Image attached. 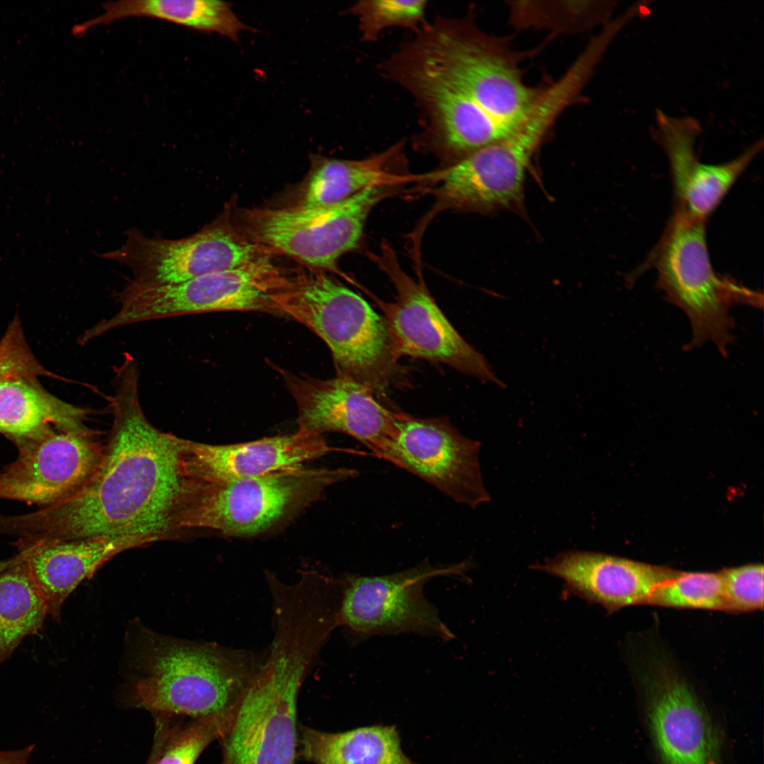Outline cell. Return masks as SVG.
I'll return each instance as SVG.
<instances>
[{
	"label": "cell",
	"mask_w": 764,
	"mask_h": 764,
	"mask_svg": "<svg viewBox=\"0 0 764 764\" xmlns=\"http://www.w3.org/2000/svg\"><path fill=\"white\" fill-rule=\"evenodd\" d=\"M139 370L125 356L115 370L113 421L101 461L71 496L28 514H0V533L18 550L94 538H134L152 543L179 532L177 518L186 477L182 438L146 417Z\"/></svg>",
	"instance_id": "obj_1"
},
{
	"label": "cell",
	"mask_w": 764,
	"mask_h": 764,
	"mask_svg": "<svg viewBox=\"0 0 764 764\" xmlns=\"http://www.w3.org/2000/svg\"><path fill=\"white\" fill-rule=\"evenodd\" d=\"M380 70L413 98L422 117L415 145L444 166L511 134L540 93L470 14L425 23Z\"/></svg>",
	"instance_id": "obj_2"
},
{
	"label": "cell",
	"mask_w": 764,
	"mask_h": 764,
	"mask_svg": "<svg viewBox=\"0 0 764 764\" xmlns=\"http://www.w3.org/2000/svg\"><path fill=\"white\" fill-rule=\"evenodd\" d=\"M139 651L134 705L193 719L233 713L260 664L249 652L151 632Z\"/></svg>",
	"instance_id": "obj_3"
},
{
	"label": "cell",
	"mask_w": 764,
	"mask_h": 764,
	"mask_svg": "<svg viewBox=\"0 0 764 764\" xmlns=\"http://www.w3.org/2000/svg\"><path fill=\"white\" fill-rule=\"evenodd\" d=\"M274 301L282 316L304 325L326 343L338 374L378 394L396 379L400 369L385 318L326 272L296 270Z\"/></svg>",
	"instance_id": "obj_4"
},
{
	"label": "cell",
	"mask_w": 764,
	"mask_h": 764,
	"mask_svg": "<svg viewBox=\"0 0 764 764\" xmlns=\"http://www.w3.org/2000/svg\"><path fill=\"white\" fill-rule=\"evenodd\" d=\"M357 475V470L347 468L296 465L250 478H186L177 528L179 531L206 528L230 536L256 535L295 515L328 487Z\"/></svg>",
	"instance_id": "obj_5"
},
{
	"label": "cell",
	"mask_w": 764,
	"mask_h": 764,
	"mask_svg": "<svg viewBox=\"0 0 764 764\" xmlns=\"http://www.w3.org/2000/svg\"><path fill=\"white\" fill-rule=\"evenodd\" d=\"M705 224L706 220L675 209L649 262L657 272V288L689 320L693 336L688 348L711 342L726 357L728 347L734 341L731 308L737 305L760 308L763 298L758 291L714 271Z\"/></svg>",
	"instance_id": "obj_6"
},
{
	"label": "cell",
	"mask_w": 764,
	"mask_h": 764,
	"mask_svg": "<svg viewBox=\"0 0 764 764\" xmlns=\"http://www.w3.org/2000/svg\"><path fill=\"white\" fill-rule=\"evenodd\" d=\"M398 187H370L335 205L250 208L236 228L272 254L290 257L311 270L337 272V262L358 248L368 216Z\"/></svg>",
	"instance_id": "obj_7"
},
{
	"label": "cell",
	"mask_w": 764,
	"mask_h": 764,
	"mask_svg": "<svg viewBox=\"0 0 764 764\" xmlns=\"http://www.w3.org/2000/svg\"><path fill=\"white\" fill-rule=\"evenodd\" d=\"M470 568L468 561L434 565L425 560L390 574H347L340 580V625L355 644L407 633L451 640L453 633L426 598L424 587L436 577H465Z\"/></svg>",
	"instance_id": "obj_8"
},
{
	"label": "cell",
	"mask_w": 764,
	"mask_h": 764,
	"mask_svg": "<svg viewBox=\"0 0 764 764\" xmlns=\"http://www.w3.org/2000/svg\"><path fill=\"white\" fill-rule=\"evenodd\" d=\"M308 671L288 652L260 664L221 739L228 764H295L297 699Z\"/></svg>",
	"instance_id": "obj_9"
},
{
	"label": "cell",
	"mask_w": 764,
	"mask_h": 764,
	"mask_svg": "<svg viewBox=\"0 0 764 764\" xmlns=\"http://www.w3.org/2000/svg\"><path fill=\"white\" fill-rule=\"evenodd\" d=\"M370 259L389 278L396 291L393 302L374 298L383 311L397 358L410 356L439 362L469 376L505 385L485 357L456 331L432 298L424 281L407 274L391 245L381 244Z\"/></svg>",
	"instance_id": "obj_10"
},
{
	"label": "cell",
	"mask_w": 764,
	"mask_h": 764,
	"mask_svg": "<svg viewBox=\"0 0 764 764\" xmlns=\"http://www.w3.org/2000/svg\"><path fill=\"white\" fill-rule=\"evenodd\" d=\"M117 248L101 258L130 269L132 280L148 284L185 282L233 268L271 253L246 238L224 213L198 232L180 239L146 236L132 228Z\"/></svg>",
	"instance_id": "obj_11"
},
{
	"label": "cell",
	"mask_w": 764,
	"mask_h": 764,
	"mask_svg": "<svg viewBox=\"0 0 764 764\" xmlns=\"http://www.w3.org/2000/svg\"><path fill=\"white\" fill-rule=\"evenodd\" d=\"M268 253L240 266L185 282L140 284L134 295L142 321L216 311H258L282 315L274 302L294 270Z\"/></svg>",
	"instance_id": "obj_12"
},
{
	"label": "cell",
	"mask_w": 764,
	"mask_h": 764,
	"mask_svg": "<svg viewBox=\"0 0 764 764\" xmlns=\"http://www.w3.org/2000/svg\"><path fill=\"white\" fill-rule=\"evenodd\" d=\"M637 673L650 736L661 764H722V740L707 707L662 657Z\"/></svg>",
	"instance_id": "obj_13"
},
{
	"label": "cell",
	"mask_w": 764,
	"mask_h": 764,
	"mask_svg": "<svg viewBox=\"0 0 764 764\" xmlns=\"http://www.w3.org/2000/svg\"><path fill=\"white\" fill-rule=\"evenodd\" d=\"M480 446L447 419L404 413L398 435L378 457L419 476L455 502L475 508L490 499L480 472Z\"/></svg>",
	"instance_id": "obj_14"
},
{
	"label": "cell",
	"mask_w": 764,
	"mask_h": 764,
	"mask_svg": "<svg viewBox=\"0 0 764 764\" xmlns=\"http://www.w3.org/2000/svg\"><path fill=\"white\" fill-rule=\"evenodd\" d=\"M298 410L299 429L346 434L378 457L398 435L404 413L385 405L379 394L347 376L319 379L282 371Z\"/></svg>",
	"instance_id": "obj_15"
},
{
	"label": "cell",
	"mask_w": 764,
	"mask_h": 764,
	"mask_svg": "<svg viewBox=\"0 0 764 764\" xmlns=\"http://www.w3.org/2000/svg\"><path fill=\"white\" fill-rule=\"evenodd\" d=\"M16 444L17 458L0 472V499L41 507L80 490L97 469L104 451L93 435L56 429Z\"/></svg>",
	"instance_id": "obj_16"
},
{
	"label": "cell",
	"mask_w": 764,
	"mask_h": 764,
	"mask_svg": "<svg viewBox=\"0 0 764 764\" xmlns=\"http://www.w3.org/2000/svg\"><path fill=\"white\" fill-rule=\"evenodd\" d=\"M533 150L510 135L439 170L423 174L435 198L428 219L444 210L485 209L519 201Z\"/></svg>",
	"instance_id": "obj_17"
},
{
	"label": "cell",
	"mask_w": 764,
	"mask_h": 764,
	"mask_svg": "<svg viewBox=\"0 0 764 764\" xmlns=\"http://www.w3.org/2000/svg\"><path fill=\"white\" fill-rule=\"evenodd\" d=\"M565 581V594L613 612L649 604L652 594L677 571L597 552L569 550L533 565Z\"/></svg>",
	"instance_id": "obj_18"
},
{
	"label": "cell",
	"mask_w": 764,
	"mask_h": 764,
	"mask_svg": "<svg viewBox=\"0 0 764 764\" xmlns=\"http://www.w3.org/2000/svg\"><path fill=\"white\" fill-rule=\"evenodd\" d=\"M330 450L323 435L299 429L248 442L211 444L182 440L181 464L187 478L222 480L258 476L301 465Z\"/></svg>",
	"instance_id": "obj_19"
},
{
	"label": "cell",
	"mask_w": 764,
	"mask_h": 764,
	"mask_svg": "<svg viewBox=\"0 0 764 764\" xmlns=\"http://www.w3.org/2000/svg\"><path fill=\"white\" fill-rule=\"evenodd\" d=\"M149 544L134 538H94L59 542L18 551L41 594L48 615L61 617L71 593L118 553Z\"/></svg>",
	"instance_id": "obj_20"
},
{
	"label": "cell",
	"mask_w": 764,
	"mask_h": 764,
	"mask_svg": "<svg viewBox=\"0 0 764 764\" xmlns=\"http://www.w3.org/2000/svg\"><path fill=\"white\" fill-rule=\"evenodd\" d=\"M402 143L360 160L311 154L310 168L299 186L293 206L321 207L339 204L370 187H403L417 183L421 175L395 173L388 168Z\"/></svg>",
	"instance_id": "obj_21"
},
{
	"label": "cell",
	"mask_w": 764,
	"mask_h": 764,
	"mask_svg": "<svg viewBox=\"0 0 764 764\" xmlns=\"http://www.w3.org/2000/svg\"><path fill=\"white\" fill-rule=\"evenodd\" d=\"M33 375L0 378V432L15 443L54 428L93 435L86 424L89 412L64 402L39 385Z\"/></svg>",
	"instance_id": "obj_22"
},
{
	"label": "cell",
	"mask_w": 764,
	"mask_h": 764,
	"mask_svg": "<svg viewBox=\"0 0 764 764\" xmlns=\"http://www.w3.org/2000/svg\"><path fill=\"white\" fill-rule=\"evenodd\" d=\"M100 15L75 25L80 36L98 25L134 17L158 19L206 33H217L238 42L243 30H253L236 15L228 2L217 0H122L101 4Z\"/></svg>",
	"instance_id": "obj_23"
},
{
	"label": "cell",
	"mask_w": 764,
	"mask_h": 764,
	"mask_svg": "<svg viewBox=\"0 0 764 764\" xmlns=\"http://www.w3.org/2000/svg\"><path fill=\"white\" fill-rule=\"evenodd\" d=\"M304 757L315 764H412L404 754L394 727L371 726L327 733L306 728Z\"/></svg>",
	"instance_id": "obj_24"
},
{
	"label": "cell",
	"mask_w": 764,
	"mask_h": 764,
	"mask_svg": "<svg viewBox=\"0 0 764 764\" xmlns=\"http://www.w3.org/2000/svg\"><path fill=\"white\" fill-rule=\"evenodd\" d=\"M48 615L22 555L0 572V666L21 641L37 632Z\"/></svg>",
	"instance_id": "obj_25"
},
{
	"label": "cell",
	"mask_w": 764,
	"mask_h": 764,
	"mask_svg": "<svg viewBox=\"0 0 764 764\" xmlns=\"http://www.w3.org/2000/svg\"><path fill=\"white\" fill-rule=\"evenodd\" d=\"M763 146L761 139L736 158L722 163L698 161L683 181L673 188L675 208L694 218L707 220Z\"/></svg>",
	"instance_id": "obj_26"
},
{
	"label": "cell",
	"mask_w": 764,
	"mask_h": 764,
	"mask_svg": "<svg viewBox=\"0 0 764 764\" xmlns=\"http://www.w3.org/2000/svg\"><path fill=\"white\" fill-rule=\"evenodd\" d=\"M649 604L725 610V597L720 572H678L654 589Z\"/></svg>",
	"instance_id": "obj_27"
},
{
	"label": "cell",
	"mask_w": 764,
	"mask_h": 764,
	"mask_svg": "<svg viewBox=\"0 0 764 764\" xmlns=\"http://www.w3.org/2000/svg\"><path fill=\"white\" fill-rule=\"evenodd\" d=\"M427 3L424 0H363L347 12L357 18L362 40L374 42L383 30L392 27L417 32L426 23Z\"/></svg>",
	"instance_id": "obj_28"
},
{
	"label": "cell",
	"mask_w": 764,
	"mask_h": 764,
	"mask_svg": "<svg viewBox=\"0 0 764 764\" xmlns=\"http://www.w3.org/2000/svg\"><path fill=\"white\" fill-rule=\"evenodd\" d=\"M233 714L193 719L181 728L175 725L156 764H195L209 743L225 736Z\"/></svg>",
	"instance_id": "obj_29"
},
{
	"label": "cell",
	"mask_w": 764,
	"mask_h": 764,
	"mask_svg": "<svg viewBox=\"0 0 764 764\" xmlns=\"http://www.w3.org/2000/svg\"><path fill=\"white\" fill-rule=\"evenodd\" d=\"M725 611L743 612L763 608L764 569L761 564H751L720 572Z\"/></svg>",
	"instance_id": "obj_30"
},
{
	"label": "cell",
	"mask_w": 764,
	"mask_h": 764,
	"mask_svg": "<svg viewBox=\"0 0 764 764\" xmlns=\"http://www.w3.org/2000/svg\"><path fill=\"white\" fill-rule=\"evenodd\" d=\"M173 728V725L169 719L163 717L156 718L154 743L146 764L156 763L163 752Z\"/></svg>",
	"instance_id": "obj_31"
},
{
	"label": "cell",
	"mask_w": 764,
	"mask_h": 764,
	"mask_svg": "<svg viewBox=\"0 0 764 764\" xmlns=\"http://www.w3.org/2000/svg\"><path fill=\"white\" fill-rule=\"evenodd\" d=\"M34 745L16 751H0V764H29Z\"/></svg>",
	"instance_id": "obj_32"
},
{
	"label": "cell",
	"mask_w": 764,
	"mask_h": 764,
	"mask_svg": "<svg viewBox=\"0 0 764 764\" xmlns=\"http://www.w3.org/2000/svg\"><path fill=\"white\" fill-rule=\"evenodd\" d=\"M13 560H14V557H11V558H8V559H6V560H0V572H1L5 568H6L9 565H11L13 562Z\"/></svg>",
	"instance_id": "obj_33"
},
{
	"label": "cell",
	"mask_w": 764,
	"mask_h": 764,
	"mask_svg": "<svg viewBox=\"0 0 764 764\" xmlns=\"http://www.w3.org/2000/svg\"><path fill=\"white\" fill-rule=\"evenodd\" d=\"M222 764H228V763L224 758H223Z\"/></svg>",
	"instance_id": "obj_34"
}]
</instances>
